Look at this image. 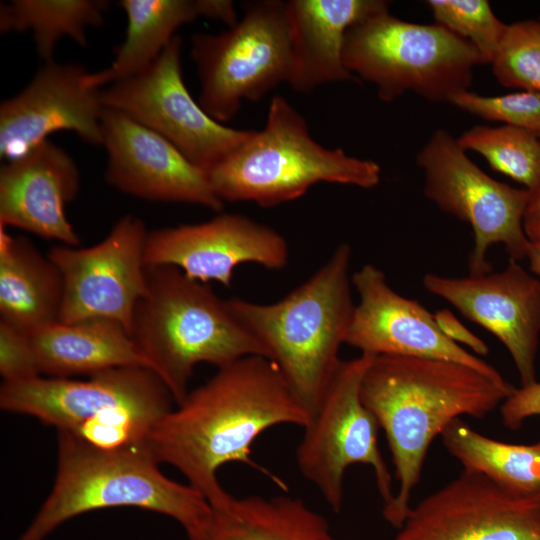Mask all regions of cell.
Returning a JSON list of instances; mask_svg holds the SVG:
<instances>
[{"label":"cell","instance_id":"6da1fadb","mask_svg":"<svg viewBox=\"0 0 540 540\" xmlns=\"http://www.w3.org/2000/svg\"><path fill=\"white\" fill-rule=\"evenodd\" d=\"M308 420L275 364L248 356L218 368L189 391L154 425L144 444L215 506L231 496L218 480L220 467L241 462L261 469L251 459L258 436L281 424L304 427Z\"/></svg>","mask_w":540,"mask_h":540},{"label":"cell","instance_id":"7a4b0ae2","mask_svg":"<svg viewBox=\"0 0 540 540\" xmlns=\"http://www.w3.org/2000/svg\"><path fill=\"white\" fill-rule=\"evenodd\" d=\"M515 390L467 365L423 357L374 356L361 382V399L385 432L398 490L382 510L399 529L411 508L427 450L462 415L483 418Z\"/></svg>","mask_w":540,"mask_h":540},{"label":"cell","instance_id":"3957f363","mask_svg":"<svg viewBox=\"0 0 540 540\" xmlns=\"http://www.w3.org/2000/svg\"><path fill=\"white\" fill-rule=\"evenodd\" d=\"M351 246L339 244L305 282L275 303L228 299L242 326L259 342L310 416L340 363L355 304Z\"/></svg>","mask_w":540,"mask_h":540},{"label":"cell","instance_id":"277c9868","mask_svg":"<svg viewBox=\"0 0 540 540\" xmlns=\"http://www.w3.org/2000/svg\"><path fill=\"white\" fill-rule=\"evenodd\" d=\"M146 283L130 334L177 404L188 394L198 364L218 369L248 356L267 358L228 299L205 283L172 266H147Z\"/></svg>","mask_w":540,"mask_h":540},{"label":"cell","instance_id":"5b68a950","mask_svg":"<svg viewBox=\"0 0 540 540\" xmlns=\"http://www.w3.org/2000/svg\"><path fill=\"white\" fill-rule=\"evenodd\" d=\"M143 445L94 447L58 431L57 474L38 513L17 540H43L65 521L89 511L136 507L166 515L186 532L209 514V502L189 484L166 477Z\"/></svg>","mask_w":540,"mask_h":540},{"label":"cell","instance_id":"8992f818","mask_svg":"<svg viewBox=\"0 0 540 540\" xmlns=\"http://www.w3.org/2000/svg\"><path fill=\"white\" fill-rule=\"evenodd\" d=\"M223 201L273 207L302 197L326 182L370 189L378 185V163L330 149L311 136L305 118L282 96L271 99L265 126L208 172Z\"/></svg>","mask_w":540,"mask_h":540},{"label":"cell","instance_id":"52a82bcc","mask_svg":"<svg viewBox=\"0 0 540 540\" xmlns=\"http://www.w3.org/2000/svg\"><path fill=\"white\" fill-rule=\"evenodd\" d=\"M342 60L353 76L374 84L384 102L406 92L449 102L469 90L473 69L482 63L472 44L441 25L403 21L388 9L348 29Z\"/></svg>","mask_w":540,"mask_h":540},{"label":"cell","instance_id":"ba28073f","mask_svg":"<svg viewBox=\"0 0 540 540\" xmlns=\"http://www.w3.org/2000/svg\"><path fill=\"white\" fill-rule=\"evenodd\" d=\"M173 401L161 378L144 367L112 368L84 380L36 376L0 387L2 410L74 436L97 427L154 426Z\"/></svg>","mask_w":540,"mask_h":540},{"label":"cell","instance_id":"9c48e42d","mask_svg":"<svg viewBox=\"0 0 540 540\" xmlns=\"http://www.w3.org/2000/svg\"><path fill=\"white\" fill-rule=\"evenodd\" d=\"M191 57L201 84L200 106L222 124L232 120L244 100L259 101L289 80L292 53L286 2L247 3L242 18L227 31L194 34Z\"/></svg>","mask_w":540,"mask_h":540},{"label":"cell","instance_id":"30bf717a","mask_svg":"<svg viewBox=\"0 0 540 540\" xmlns=\"http://www.w3.org/2000/svg\"><path fill=\"white\" fill-rule=\"evenodd\" d=\"M416 162L424 171V194L442 211L468 223L474 233L469 275L491 272L489 248L505 247L510 260L526 258L530 240L523 221L530 197L486 174L466 155L448 131H435L421 148Z\"/></svg>","mask_w":540,"mask_h":540},{"label":"cell","instance_id":"8fae6325","mask_svg":"<svg viewBox=\"0 0 540 540\" xmlns=\"http://www.w3.org/2000/svg\"><path fill=\"white\" fill-rule=\"evenodd\" d=\"M373 357L360 353L341 361L319 406L303 427L296 451L300 473L336 513L343 505L345 472L353 464L368 465L373 470L382 510L395 498L392 477L378 445L379 424L360 394Z\"/></svg>","mask_w":540,"mask_h":540},{"label":"cell","instance_id":"7c38bea8","mask_svg":"<svg viewBox=\"0 0 540 540\" xmlns=\"http://www.w3.org/2000/svg\"><path fill=\"white\" fill-rule=\"evenodd\" d=\"M182 39L176 35L145 70L100 93L106 108L119 110L171 142L207 173L242 145L254 130L228 127L210 117L187 90Z\"/></svg>","mask_w":540,"mask_h":540},{"label":"cell","instance_id":"4fadbf2b","mask_svg":"<svg viewBox=\"0 0 540 540\" xmlns=\"http://www.w3.org/2000/svg\"><path fill=\"white\" fill-rule=\"evenodd\" d=\"M148 230L133 215L120 218L90 247H53L47 254L64 282L59 321L108 319L130 333L135 308L147 288L144 259Z\"/></svg>","mask_w":540,"mask_h":540},{"label":"cell","instance_id":"5bb4252c","mask_svg":"<svg viewBox=\"0 0 540 540\" xmlns=\"http://www.w3.org/2000/svg\"><path fill=\"white\" fill-rule=\"evenodd\" d=\"M393 540H540V494L464 469L411 507Z\"/></svg>","mask_w":540,"mask_h":540},{"label":"cell","instance_id":"9a60e30c","mask_svg":"<svg viewBox=\"0 0 540 540\" xmlns=\"http://www.w3.org/2000/svg\"><path fill=\"white\" fill-rule=\"evenodd\" d=\"M144 259L146 266H172L190 279L230 287L241 264L283 269L289 247L270 226L239 213H219L205 222L148 231Z\"/></svg>","mask_w":540,"mask_h":540},{"label":"cell","instance_id":"2e32d148","mask_svg":"<svg viewBox=\"0 0 540 540\" xmlns=\"http://www.w3.org/2000/svg\"><path fill=\"white\" fill-rule=\"evenodd\" d=\"M359 295L345 344L372 356H411L452 361L472 367L496 380L499 371L447 338L434 314L417 300L394 291L384 272L365 264L352 275Z\"/></svg>","mask_w":540,"mask_h":540},{"label":"cell","instance_id":"e0dca14e","mask_svg":"<svg viewBox=\"0 0 540 540\" xmlns=\"http://www.w3.org/2000/svg\"><path fill=\"white\" fill-rule=\"evenodd\" d=\"M102 145L106 181L118 190L151 201L201 205L220 212L224 202L208 173L191 163L171 142L127 114L103 108Z\"/></svg>","mask_w":540,"mask_h":540},{"label":"cell","instance_id":"ac0fdd59","mask_svg":"<svg viewBox=\"0 0 540 540\" xmlns=\"http://www.w3.org/2000/svg\"><path fill=\"white\" fill-rule=\"evenodd\" d=\"M423 286L467 319L488 330L506 347L521 386L536 382L540 336V280L515 260L497 273L447 277L429 273Z\"/></svg>","mask_w":540,"mask_h":540},{"label":"cell","instance_id":"d6986e66","mask_svg":"<svg viewBox=\"0 0 540 540\" xmlns=\"http://www.w3.org/2000/svg\"><path fill=\"white\" fill-rule=\"evenodd\" d=\"M80 65L45 63L30 83L0 105V157L16 160L61 130L102 144L101 90L89 85Z\"/></svg>","mask_w":540,"mask_h":540},{"label":"cell","instance_id":"ffe728a7","mask_svg":"<svg viewBox=\"0 0 540 540\" xmlns=\"http://www.w3.org/2000/svg\"><path fill=\"white\" fill-rule=\"evenodd\" d=\"M80 188L73 159L45 141L0 170V225L13 226L61 245L77 247L80 238L65 214Z\"/></svg>","mask_w":540,"mask_h":540},{"label":"cell","instance_id":"44dd1931","mask_svg":"<svg viewBox=\"0 0 540 540\" xmlns=\"http://www.w3.org/2000/svg\"><path fill=\"white\" fill-rule=\"evenodd\" d=\"M382 0L286 1L292 66L287 83L298 93L353 80L342 60L345 35L362 19L387 10Z\"/></svg>","mask_w":540,"mask_h":540},{"label":"cell","instance_id":"7402d4cb","mask_svg":"<svg viewBox=\"0 0 540 540\" xmlns=\"http://www.w3.org/2000/svg\"><path fill=\"white\" fill-rule=\"evenodd\" d=\"M21 331L40 376H90L118 367L152 370L131 334L113 320L89 319L71 323L57 320Z\"/></svg>","mask_w":540,"mask_h":540},{"label":"cell","instance_id":"603a6c76","mask_svg":"<svg viewBox=\"0 0 540 540\" xmlns=\"http://www.w3.org/2000/svg\"><path fill=\"white\" fill-rule=\"evenodd\" d=\"M118 5L127 16L126 36L115 49L110 66L89 74V85L94 88L145 70L184 24L206 17L230 27L238 20L234 4L228 0H121Z\"/></svg>","mask_w":540,"mask_h":540},{"label":"cell","instance_id":"cb8c5ba5","mask_svg":"<svg viewBox=\"0 0 540 540\" xmlns=\"http://www.w3.org/2000/svg\"><path fill=\"white\" fill-rule=\"evenodd\" d=\"M186 534L188 540H339L321 514L291 496L231 495Z\"/></svg>","mask_w":540,"mask_h":540},{"label":"cell","instance_id":"d4e9b609","mask_svg":"<svg viewBox=\"0 0 540 540\" xmlns=\"http://www.w3.org/2000/svg\"><path fill=\"white\" fill-rule=\"evenodd\" d=\"M63 296L62 274L48 254L0 225V322L29 330L57 321Z\"/></svg>","mask_w":540,"mask_h":540},{"label":"cell","instance_id":"484cf974","mask_svg":"<svg viewBox=\"0 0 540 540\" xmlns=\"http://www.w3.org/2000/svg\"><path fill=\"white\" fill-rule=\"evenodd\" d=\"M446 450L465 470L478 472L524 495L540 494V440L510 444L486 437L460 418L441 434Z\"/></svg>","mask_w":540,"mask_h":540},{"label":"cell","instance_id":"4316f807","mask_svg":"<svg viewBox=\"0 0 540 540\" xmlns=\"http://www.w3.org/2000/svg\"><path fill=\"white\" fill-rule=\"evenodd\" d=\"M108 6L104 0H13L0 6V30H30L38 55L49 63L64 37L86 46V29L102 24Z\"/></svg>","mask_w":540,"mask_h":540},{"label":"cell","instance_id":"83f0119b","mask_svg":"<svg viewBox=\"0 0 540 540\" xmlns=\"http://www.w3.org/2000/svg\"><path fill=\"white\" fill-rule=\"evenodd\" d=\"M460 146L482 155L493 170L533 191L540 186L539 134L503 125L475 126L457 139Z\"/></svg>","mask_w":540,"mask_h":540},{"label":"cell","instance_id":"f1b7e54d","mask_svg":"<svg viewBox=\"0 0 540 540\" xmlns=\"http://www.w3.org/2000/svg\"><path fill=\"white\" fill-rule=\"evenodd\" d=\"M491 64L502 86L540 93L539 20L507 25Z\"/></svg>","mask_w":540,"mask_h":540},{"label":"cell","instance_id":"f546056e","mask_svg":"<svg viewBox=\"0 0 540 540\" xmlns=\"http://www.w3.org/2000/svg\"><path fill=\"white\" fill-rule=\"evenodd\" d=\"M436 24L468 41L482 63L492 62L507 24L494 14L486 0H429Z\"/></svg>","mask_w":540,"mask_h":540},{"label":"cell","instance_id":"4dcf8cb0","mask_svg":"<svg viewBox=\"0 0 540 540\" xmlns=\"http://www.w3.org/2000/svg\"><path fill=\"white\" fill-rule=\"evenodd\" d=\"M449 102L486 121L540 134V93L524 91L489 97L465 90L453 95Z\"/></svg>","mask_w":540,"mask_h":540},{"label":"cell","instance_id":"1f68e13d","mask_svg":"<svg viewBox=\"0 0 540 540\" xmlns=\"http://www.w3.org/2000/svg\"><path fill=\"white\" fill-rule=\"evenodd\" d=\"M0 374L2 382L40 376L21 330L0 322Z\"/></svg>","mask_w":540,"mask_h":540},{"label":"cell","instance_id":"d6a6232c","mask_svg":"<svg viewBox=\"0 0 540 540\" xmlns=\"http://www.w3.org/2000/svg\"><path fill=\"white\" fill-rule=\"evenodd\" d=\"M503 424L518 429L532 416H540V382L536 381L515 390L500 405Z\"/></svg>","mask_w":540,"mask_h":540},{"label":"cell","instance_id":"836d02e7","mask_svg":"<svg viewBox=\"0 0 540 540\" xmlns=\"http://www.w3.org/2000/svg\"><path fill=\"white\" fill-rule=\"evenodd\" d=\"M434 318L441 332L451 341L464 344L481 356L489 352L486 343L467 329L448 309L436 311Z\"/></svg>","mask_w":540,"mask_h":540},{"label":"cell","instance_id":"e575fe53","mask_svg":"<svg viewBox=\"0 0 540 540\" xmlns=\"http://www.w3.org/2000/svg\"><path fill=\"white\" fill-rule=\"evenodd\" d=\"M523 226L529 240H540V186L530 191Z\"/></svg>","mask_w":540,"mask_h":540},{"label":"cell","instance_id":"d590c367","mask_svg":"<svg viewBox=\"0 0 540 540\" xmlns=\"http://www.w3.org/2000/svg\"><path fill=\"white\" fill-rule=\"evenodd\" d=\"M526 258L529 261L530 271L540 276V240H530Z\"/></svg>","mask_w":540,"mask_h":540},{"label":"cell","instance_id":"8d00e7d4","mask_svg":"<svg viewBox=\"0 0 540 540\" xmlns=\"http://www.w3.org/2000/svg\"><path fill=\"white\" fill-rule=\"evenodd\" d=\"M538 20H539V22H540V17H539V19H538Z\"/></svg>","mask_w":540,"mask_h":540},{"label":"cell","instance_id":"74e56055","mask_svg":"<svg viewBox=\"0 0 540 540\" xmlns=\"http://www.w3.org/2000/svg\"><path fill=\"white\" fill-rule=\"evenodd\" d=\"M539 137H540V134H539Z\"/></svg>","mask_w":540,"mask_h":540}]
</instances>
